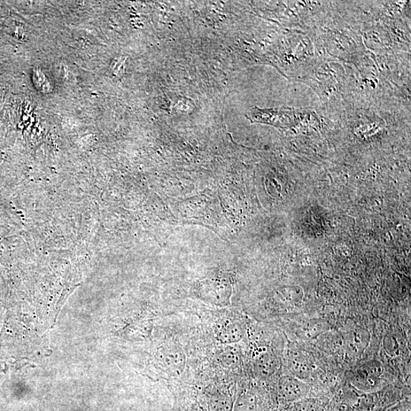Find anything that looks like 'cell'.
I'll return each instance as SVG.
<instances>
[{
	"mask_svg": "<svg viewBox=\"0 0 411 411\" xmlns=\"http://www.w3.org/2000/svg\"><path fill=\"white\" fill-rule=\"evenodd\" d=\"M310 110H297L290 107L268 108L260 110L258 107L252 108L246 117L254 123L269 124L281 128H292L304 122Z\"/></svg>",
	"mask_w": 411,
	"mask_h": 411,
	"instance_id": "2",
	"label": "cell"
},
{
	"mask_svg": "<svg viewBox=\"0 0 411 411\" xmlns=\"http://www.w3.org/2000/svg\"><path fill=\"white\" fill-rule=\"evenodd\" d=\"M197 411H204V410H203L202 409H199V410H197Z\"/></svg>",
	"mask_w": 411,
	"mask_h": 411,
	"instance_id": "15",
	"label": "cell"
},
{
	"mask_svg": "<svg viewBox=\"0 0 411 411\" xmlns=\"http://www.w3.org/2000/svg\"><path fill=\"white\" fill-rule=\"evenodd\" d=\"M278 367L277 356L271 351L261 353L254 362V369L261 378H268L274 375Z\"/></svg>",
	"mask_w": 411,
	"mask_h": 411,
	"instance_id": "9",
	"label": "cell"
},
{
	"mask_svg": "<svg viewBox=\"0 0 411 411\" xmlns=\"http://www.w3.org/2000/svg\"><path fill=\"white\" fill-rule=\"evenodd\" d=\"M241 359V351L234 344L227 345L220 353V361L222 365L229 369L239 366Z\"/></svg>",
	"mask_w": 411,
	"mask_h": 411,
	"instance_id": "12",
	"label": "cell"
},
{
	"mask_svg": "<svg viewBox=\"0 0 411 411\" xmlns=\"http://www.w3.org/2000/svg\"><path fill=\"white\" fill-rule=\"evenodd\" d=\"M370 339V333L365 329L358 328L348 331L342 335L344 350L351 358H360L366 351Z\"/></svg>",
	"mask_w": 411,
	"mask_h": 411,
	"instance_id": "6",
	"label": "cell"
},
{
	"mask_svg": "<svg viewBox=\"0 0 411 411\" xmlns=\"http://www.w3.org/2000/svg\"><path fill=\"white\" fill-rule=\"evenodd\" d=\"M232 411H259L257 395L251 392H245L240 394L234 403Z\"/></svg>",
	"mask_w": 411,
	"mask_h": 411,
	"instance_id": "11",
	"label": "cell"
},
{
	"mask_svg": "<svg viewBox=\"0 0 411 411\" xmlns=\"http://www.w3.org/2000/svg\"><path fill=\"white\" fill-rule=\"evenodd\" d=\"M286 364L290 375L304 381L311 378L316 369L313 356L301 348L291 344L286 352Z\"/></svg>",
	"mask_w": 411,
	"mask_h": 411,
	"instance_id": "4",
	"label": "cell"
},
{
	"mask_svg": "<svg viewBox=\"0 0 411 411\" xmlns=\"http://www.w3.org/2000/svg\"><path fill=\"white\" fill-rule=\"evenodd\" d=\"M278 396L285 405H291L309 397L311 387L297 377L283 376L277 384Z\"/></svg>",
	"mask_w": 411,
	"mask_h": 411,
	"instance_id": "5",
	"label": "cell"
},
{
	"mask_svg": "<svg viewBox=\"0 0 411 411\" xmlns=\"http://www.w3.org/2000/svg\"><path fill=\"white\" fill-rule=\"evenodd\" d=\"M162 369L170 375H180L185 365V356L181 349L169 346L162 349L160 356Z\"/></svg>",
	"mask_w": 411,
	"mask_h": 411,
	"instance_id": "8",
	"label": "cell"
},
{
	"mask_svg": "<svg viewBox=\"0 0 411 411\" xmlns=\"http://www.w3.org/2000/svg\"><path fill=\"white\" fill-rule=\"evenodd\" d=\"M291 411H328L322 399L307 397L291 405Z\"/></svg>",
	"mask_w": 411,
	"mask_h": 411,
	"instance_id": "13",
	"label": "cell"
},
{
	"mask_svg": "<svg viewBox=\"0 0 411 411\" xmlns=\"http://www.w3.org/2000/svg\"><path fill=\"white\" fill-rule=\"evenodd\" d=\"M244 322L239 320H226L220 322L215 329L216 337L220 342L229 345L242 340L246 335Z\"/></svg>",
	"mask_w": 411,
	"mask_h": 411,
	"instance_id": "7",
	"label": "cell"
},
{
	"mask_svg": "<svg viewBox=\"0 0 411 411\" xmlns=\"http://www.w3.org/2000/svg\"><path fill=\"white\" fill-rule=\"evenodd\" d=\"M384 368L378 360L363 361L349 374V381L355 390L364 394H371L381 389Z\"/></svg>",
	"mask_w": 411,
	"mask_h": 411,
	"instance_id": "3",
	"label": "cell"
},
{
	"mask_svg": "<svg viewBox=\"0 0 411 411\" xmlns=\"http://www.w3.org/2000/svg\"><path fill=\"white\" fill-rule=\"evenodd\" d=\"M234 401L230 395L220 392L209 394L207 399V411H232Z\"/></svg>",
	"mask_w": 411,
	"mask_h": 411,
	"instance_id": "10",
	"label": "cell"
},
{
	"mask_svg": "<svg viewBox=\"0 0 411 411\" xmlns=\"http://www.w3.org/2000/svg\"><path fill=\"white\" fill-rule=\"evenodd\" d=\"M302 82L315 90L327 112L340 111V106L347 104L346 72L340 64L319 60Z\"/></svg>",
	"mask_w": 411,
	"mask_h": 411,
	"instance_id": "1",
	"label": "cell"
},
{
	"mask_svg": "<svg viewBox=\"0 0 411 411\" xmlns=\"http://www.w3.org/2000/svg\"><path fill=\"white\" fill-rule=\"evenodd\" d=\"M323 322H307L302 325L301 333L304 337L313 338L323 331Z\"/></svg>",
	"mask_w": 411,
	"mask_h": 411,
	"instance_id": "14",
	"label": "cell"
}]
</instances>
